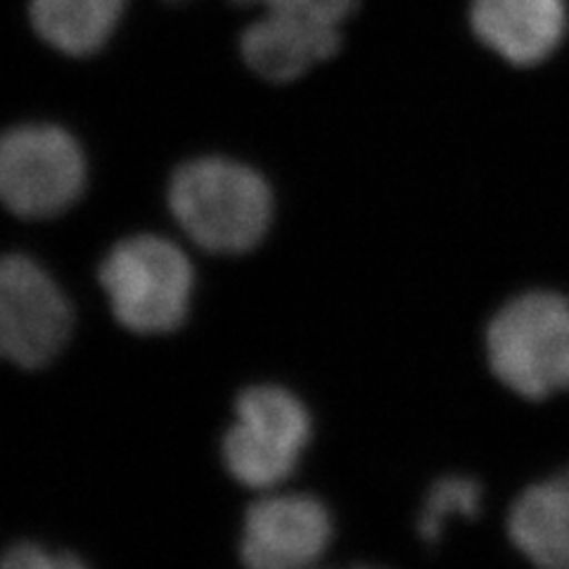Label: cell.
<instances>
[{
  "label": "cell",
  "instance_id": "cell-5",
  "mask_svg": "<svg viewBox=\"0 0 569 569\" xmlns=\"http://www.w3.org/2000/svg\"><path fill=\"white\" fill-rule=\"evenodd\" d=\"M311 439L305 401L280 385H252L236 401L223 462L242 487L266 491L288 479Z\"/></svg>",
  "mask_w": 569,
  "mask_h": 569
},
{
  "label": "cell",
  "instance_id": "cell-13",
  "mask_svg": "<svg viewBox=\"0 0 569 569\" xmlns=\"http://www.w3.org/2000/svg\"><path fill=\"white\" fill-rule=\"evenodd\" d=\"M238 6H257L263 12L307 17L326 24L342 27L356 8V0H236Z\"/></svg>",
  "mask_w": 569,
  "mask_h": 569
},
{
  "label": "cell",
  "instance_id": "cell-8",
  "mask_svg": "<svg viewBox=\"0 0 569 569\" xmlns=\"http://www.w3.org/2000/svg\"><path fill=\"white\" fill-rule=\"evenodd\" d=\"M470 24L498 58L531 67L548 60L565 41L567 0H472Z\"/></svg>",
  "mask_w": 569,
  "mask_h": 569
},
{
  "label": "cell",
  "instance_id": "cell-14",
  "mask_svg": "<svg viewBox=\"0 0 569 569\" xmlns=\"http://www.w3.org/2000/svg\"><path fill=\"white\" fill-rule=\"evenodd\" d=\"M0 569H88V565L67 550H52L41 543L22 541L6 550L0 558Z\"/></svg>",
  "mask_w": 569,
  "mask_h": 569
},
{
  "label": "cell",
  "instance_id": "cell-9",
  "mask_svg": "<svg viewBox=\"0 0 569 569\" xmlns=\"http://www.w3.org/2000/svg\"><path fill=\"white\" fill-rule=\"evenodd\" d=\"M503 531L510 548L531 569H569V466L515 493Z\"/></svg>",
  "mask_w": 569,
  "mask_h": 569
},
{
  "label": "cell",
  "instance_id": "cell-7",
  "mask_svg": "<svg viewBox=\"0 0 569 569\" xmlns=\"http://www.w3.org/2000/svg\"><path fill=\"white\" fill-rule=\"evenodd\" d=\"M335 537L328 506L309 493H271L244 512V569H313Z\"/></svg>",
  "mask_w": 569,
  "mask_h": 569
},
{
  "label": "cell",
  "instance_id": "cell-15",
  "mask_svg": "<svg viewBox=\"0 0 569 569\" xmlns=\"http://www.w3.org/2000/svg\"><path fill=\"white\" fill-rule=\"evenodd\" d=\"M340 569H389V567H378V565H351V567H340Z\"/></svg>",
  "mask_w": 569,
  "mask_h": 569
},
{
  "label": "cell",
  "instance_id": "cell-2",
  "mask_svg": "<svg viewBox=\"0 0 569 569\" xmlns=\"http://www.w3.org/2000/svg\"><path fill=\"white\" fill-rule=\"evenodd\" d=\"M169 207L188 238L213 254H247L273 221V192L252 167L198 157L176 169Z\"/></svg>",
  "mask_w": 569,
  "mask_h": 569
},
{
  "label": "cell",
  "instance_id": "cell-1",
  "mask_svg": "<svg viewBox=\"0 0 569 569\" xmlns=\"http://www.w3.org/2000/svg\"><path fill=\"white\" fill-rule=\"evenodd\" d=\"M482 353L489 376L515 399L569 395V295L533 284L506 297L485 323Z\"/></svg>",
  "mask_w": 569,
  "mask_h": 569
},
{
  "label": "cell",
  "instance_id": "cell-6",
  "mask_svg": "<svg viewBox=\"0 0 569 569\" xmlns=\"http://www.w3.org/2000/svg\"><path fill=\"white\" fill-rule=\"evenodd\" d=\"M71 328L74 311L58 280L27 254L0 257V361L39 370L58 359Z\"/></svg>",
  "mask_w": 569,
  "mask_h": 569
},
{
  "label": "cell",
  "instance_id": "cell-4",
  "mask_svg": "<svg viewBox=\"0 0 569 569\" xmlns=\"http://www.w3.org/2000/svg\"><path fill=\"white\" fill-rule=\"evenodd\" d=\"M86 154L56 123H22L0 133V204L20 219H52L86 190Z\"/></svg>",
  "mask_w": 569,
  "mask_h": 569
},
{
  "label": "cell",
  "instance_id": "cell-3",
  "mask_svg": "<svg viewBox=\"0 0 569 569\" xmlns=\"http://www.w3.org/2000/svg\"><path fill=\"white\" fill-rule=\"evenodd\" d=\"M100 284L119 323L136 335H169L190 311L194 271L167 238L140 233L117 242L100 263Z\"/></svg>",
  "mask_w": 569,
  "mask_h": 569
},
{
  "label": "cell",
  "instance_id": "cell-12",
  "mask_svg": "<svg viewBox=\"0 0 569 569\" xmlns=\"http://www.w3.org/2000/svg\"><path fill=\"white\" fill-rule=\"evenodd\" d=\"M487 489L472 472H443L427 487L416 531L422 543L439 546L447 531L458 522H475L485 512Z\"/></svg>",
  "mask_w": 569,
  "mask_h": 569
},
{
  "label": "cell",
  "instance_id": "cell-10",
  "mask_svg": "<svg viewBox=\"0 0 569 569\" xmlns=\"http://www.w3.org/2000/svg\"><path fill=\"white\" fill-rule=\"evenodd\" d=\"M342 27L307 17L263 12L240 39L242 58L259 77L288 83L330 60L342 43Z\"/></svg>",
  "mask_w": 569,
  "mask_h": 569
},
{
  "label": "cell",
  "instance_id": "cell-11",
  "mask_svg": "<svg viewBox=\"0 0 569 569\" xmlns=\"http://www.w3.org/2000/svg\"><path fill=\"white\" fill-rule=\"evenodd\" d=\"M123 8L127 0H31L29 17L50 48L88 58L112 39Z\"/></svg>",
  "mask_w": 569,
  "mask_h": 569
}]
</instances>
